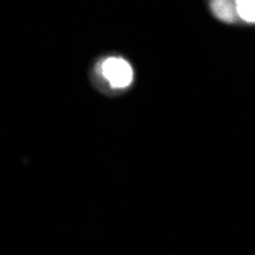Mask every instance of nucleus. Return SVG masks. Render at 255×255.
I'll use <instances>...</instances> for the list:
<instances>
[{"mask_svg": "<svg viewBox=\"0 0 255 255\" xmlns=\"http://www.w3.org/2000/svg\"><path fill=\"white\" fill-rule=\"evenodd\" d=\"M100 72L113 89H126L133 81V67L121 57H107L100 63Z\"/></svg>", "mask_w": 255, "mask_h": 255, "instance_id": "nucleus-1", "label": "nucleus"}, {"mask_svg": "<svg viewBox=\"0 0 255 255\" xmlns=\"http://www.w3.org/2000/svg\"><path fill=\"white\" fill-rule=\"evenodd\" d=\"M211 11L214 15L223 21L233 23L237 17V6L234 2H228V0H219V2H211Z\"/></svg>", "mask_w": 255, "mask_h": 255, "instance_id": "nucleus-2", "label": "nucleus"}, {"mask_svg": "<svg viewBox=\"0 0 255 255\" xmlns=\"http://www.w3.org/2000/svg\"><path fill=\"white\" fill-rule=\"evenodd\" d=\"M237 6V15L248 21V23H255V0H240L236 2Z\"/></svg>", "mask_w": 255, "mask_h": 255, "instance_id": "nucleus-3", "label": "nucleus"}]
</instances>
